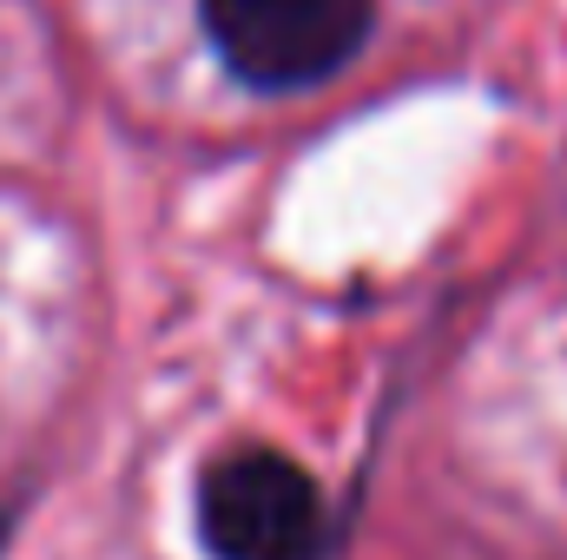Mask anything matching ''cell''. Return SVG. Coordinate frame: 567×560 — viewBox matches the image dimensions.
<instances>
[{
  "instance_id": "1",
  "label": "cell",
  "mask_w": 567,
  "mask_h": 560,
  "mask_svg": "<svg viewBox=\"0 0 567 560\" xmlns=\"http://www.w3.org/2000/svg\"><path fill=\"white\" fill-rule=\"evenodd\" d=\"M377 0H205L218 60L265 93L330 80L370 33Z\"/></svg>"
},
{
  "instance_id": "2",
  "label": "cell",
  "mask_w": 567,
  "mask_h": 560,
  "mask_svg": "<svg viewBox=\"0 0 567 560\" xmlns=\"http://www.w3.org/2000/svg\"><path fill=\"white\" fill-rule=\"evenodd\" d=\"M198 535L218 560H317L323 495L278 448H238L198 481Z\"/></svg>"
},
{
  "instance_id": "3",
  "label": "cell",
  "mask_w": 567,
  "mask_h": 560,
  "mask_svg": "<svg viewBox=\"0 0 567 560\" xmlns=\"http://www.w3.org/2000/svg\"><path fill=\"white\" fill-rule=\"evenodd\" d=\"M0 541H7V515H0Z\"/></svg>"
}]
</instances>
